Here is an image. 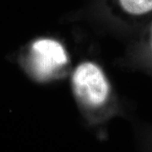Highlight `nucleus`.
Wrapping results in <instances>:
<instances>
[{"label":"nucleus","instance_id":"nucleus-1","mask_svg":"<svg viewBox=\"0 0 152 152\" xmlns=\"http://www.w3.org/2000/svg\"><path fill=\"white\" fill-rule=\"evenodd\" d=\"M71 86L88 124L103 125L112 117V89L102 69L94 62H82L75 68Z\"/></svg>","mask_w":152,"mask_h":152},{"label":"nucleus","instance_id":"nucleus-2","mask_svg":"<svg viewBox=\"0 0 152 152\" xmlns=\"http://www.w3.org/2000/svg\"><path fill=\"white\" fill-rule=\"evenodd\" d=\"M64 45L53 38H40L30 45L25 56V67L38 81H48L58 76L69 64Z\"/></svg>","mask_w":152,"mask_h":152},{"label":"nucleus","instance_id":"nucleus-3","mask_svg":"<svg viewBox=\"0 0 152 152\" xmlns=\"http://www.w3.org/2000/svg\"><path fill=\"white\" fill-rule=\"evenodd\" d=\"M120 11L131 16H140L152 12V0H115Z\"/></svg>","mask_w":152,"mask_h":152},{"label":"nucleus","instance_id":"nucleus-4","mask_svg":"<svg viewBox=\"0 0 152 152\" xmlns=\"http://www.w3.org/2000/svg\"><path fill=\"white\" fill-rule=\"evenodd\" d=\"M151 45H152V36H151Z\"/></svg>","mask_w":152,"mask_h":152}]
</instances>
